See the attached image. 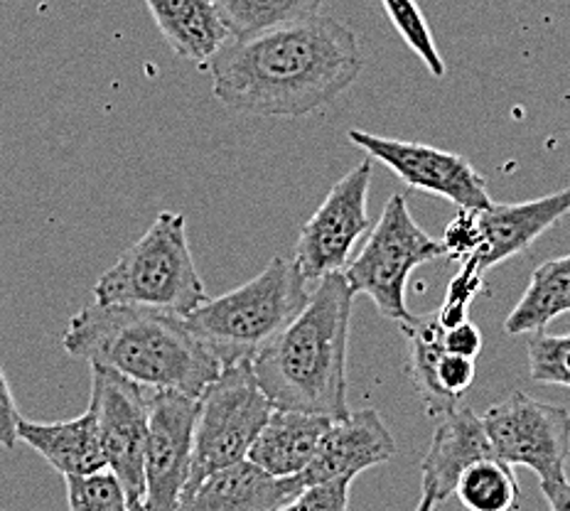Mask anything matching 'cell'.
Returning <instances> with one entry per match:
<instances>
[{"label": "cell", "mask_w": 570, "mask_h": 511, "mask_svg": "<svg viewBox=\"0 0 570 511\" xmlns=\"http://www.w3.org/2000/svg\"><path fill=\"white\" fill-rule=\"evenodd\" d=\"M527 350L531 382L570 389V335L533 332Z\"/></svg>", "instance_id": "obj_26"}, {"label": "cell", "mask_w": 570, "mask_h": 511, "mask_svg": "<svg viewBox=\"0 0 570 511\" xmlns=\"http://www.w3.org/2000/svg\"><path fill=\"white\" fill-rule=\"evenodd\" d=\"M441 256H445L443 242L419 227L406 195H394L372 227L370 242L360 256L350 258L342 273L354 293L370 295L379 313L401 325L411 317L406 305L409 276L421 264Z\"/></svg>", "instance_id": "obj_6"}, {"label": "cell", "mask_w": 570, "mask_h": 511, "mask_svg": "<svg viewBox=\"0 0 570 511\" xmlns=\"http://www.w3.org/2000/svg\"><path fill=\"white\" fill-rule=\"evenodd\" d=\"M474 376H478V366H474V360L462 354L453 352H443L441 360H438V384L443 386L445 394L453 399H462L465 391L472 386Z\"/></svg>", "instance_id": "obj_30"}, {"label": "cell", "mask_w": 570, "mask_h": 511, "mask_svg": "<svg viewBox=\"0 0 570 511\" xmlns=\"http://www.w3.org/2000/svg\"><path fill=\"white\" fill-rule=\"evenodd\" d=\"M347 136L352 146L362 148L372 160L384 163L413 189L443 197L460 209L482 212L492 207L484 177L472 168V163L455 153L425 146V143L374 136L360 128H352Z\"/></svg>", "instance_id": "obj_11"}, {"label": "cell", "mask_w": 570, "mask_h": 511, "mask_svg": "<svg viewBox=\"0 0 570 511\" xmlns=\"http://www.w3.org/2000/svg\"><path fill=\"white\" fill-rule=\"evenodd\" d=\"M482 283L484 273L474 266L472 261H462L458 276L448 283V293L441 311L435 313L445 330L465 323L472 301L478 298V293L482 291Z\"/></svg>", "instance_id": "obj_27"}, {"label": "cell", "mask_w": 570, "mask_h": 511, "mask_svg": "<svg viewBox=\"0 0 570 511\" xmlns=\"http://www.w3.org/2000/svg\"><path fill=\"white\" fill-rule=\"evenodd\" d=\"M307 301L311 291L298 264L273 256L256 278L219 298H207L185 320L224 366L254 360L301 315Z\"/></svg>", "instance_id": "obj_4"}, {"label": "cell", "mask_w": 570, "mask_h": 511, "mask_svg": "<svg viewBox=\"0 0 570 511\" xmlns=\"http://www.w3.org/2000/svg\"><path fill=\"white\" fill-rule=\"evenodd\" d=\"M568 212L570 187L531 202H519V205H494L492 202V207L480 212V252L468 261H472L482 273L490 271L502 264V261L527 252L543 232H549Z\"/></svg>", "instance_id": "obj_15"}, {"label": "cell", "mask_w": 570, "mask_h": 511, "mask_svg": "<svg viewBox=\"0 0 570 511\" xmlns=\"http://www.w3.org/2000/svg\"><path fill=\"white\" fill-rule=\"evenodd\" d=\"M101 305H134L187 317L207 301L193 252H189L185 217L160 212L140 239L94 285Z\"/></svg>", "instance_id": "obj_5"}, {"label": "cell", "mask_w": 570, "mask_h": 511, "mask_svg": "<svg viewBox=\"0 0 570 511\" xmlns=\"http://www.w3.org/2000/svg\"><path fill=\"white\" fill-rule=\"evenodd\" d=\"M330 425L332 419L325 415L273 406L246 460L273 478H295L311 465Z\"/></svg>", "instance_id": "obj_17"}, {"label": "cell", "mask_w": 570, "mask_h": 511, "mask_svg": "<svg viewBox=\"0 0 570 511\" xmlns=\"http://www.w3.org/2000/svg\"><path fill=\"white\" fill-rule=\"evenodd\" d=\"M435 504H438L435 494H433L431 490H428V487H423V494H421V499H419V507H415V511H433Z\"/></svg>", "instance_id": "obj_34"}, {"label": "cell", "mask_w": 570, "mask_h": 511, "mask_svg": "<svg viewBox=\"0 0 570 511\" xmlns=\"http://www.w3.org/2000/svg\"><path fill=\"white\" fill-rule=\"evenodd\" d=\"M541 492L549 511H570V482L568 478L541 482Z\"/></svg>", "instance_id": "obj_33"}, {"label": "cell", "mask_w": 570, "mask_h": 511, "mask_svg": "<svg viewBox=\"0 0 570 511\" xmlns=\"http://www.w3.org/2000/svg\"><path fill=\"white\" fill-rule=\"evenodd\" d=\"M65 482L69 511H128V494L109 468L94 474H69Z\"/></svg>", "instance_id": "obj_25"}, {"label": "cell", "mask_w": 570, "mask_h": 511, "mask_svg": "<svg viewBox=\"0 0 570 511\" xmlns=\"http://www.w3.org/2000/svg\"><path fill=\"white\" fill-rule=\"evenodd\" d=\"M354 291L344 273L317 281L301 315L261 350L252 364L276 409L340 421L347 403V342Z\"/></svg>", "instance_id": "obj_3"}, {"label": "cell", "mask_w": 570, "mask_h": 511, "mask_svg": "<svg viewBox=\"0 0 570 511\" xmlns=\"http://www.w3.org/2000/svg\"><path fill=\"white\" fill-rule=\"evenodd\" d=\"M566 313H570V254L546 261L531 273L524 295L504 320V332L512 337L533 335Z\"/></svg>", "instance_id": "obj_21"}, {"label": "cell", "mask_w": 570, "mask_h": 511, "mask_svg": "<svg viewBox=\"0 0 570 511\" xmlns=\"http://www.w3.org/2000/svg\"><path fill=\"white\" fill-rule=\"evenodd\" d=\"M445 256L462 261L472 258L482 246V224L478 209H460L458 217L448 224L443 234Z\"/></svg>", "instance_id": "obj_29"}, {"label": "cell", "mask_w": 570, "mask_h": 511, "mask_svg": "<svg viewBox=\"0 0 570 511\" xmlns=\"http://www.w3.org/2000/svg\"><path fill=\"white\" fill-rule=\"evenodd\" d=\"M350 26L315 16L229 40L209 59L212 91L227 109L264 118H301L335 101L362 75Z\"/></svg>", "instance_id": "obj_1"}, {"label": "cell", "mask_w": 570, "mask_h": 511, "mask_svg": "<svg viewBox=\"0 0 570 511\" xmlns=\"http://www.w3.org/2000/svg\"><path fill=\"white\" fill-rule=\"evenodd\" d=\"M455 497L468 511H514L519 482L512 465L499 458H484L460 474Z\"/></svg>", "instance_id": "obj_23"}, {"label": "cell", "mask_w": 570, "mask_h": 511, "mask_svg": "<svg viewBox=\"0 0 570 511\" xmlns=\"http://www.w3.org/2000/svg\"><path fill=\"white\" fill-rule=\"evenodd\" d=\"M303 490L295 478H273L252 460L189 480L175 511H278Z\"/></svg>", "instance_id": "obj_14"}, {"label": "cell", "mask_w": 570, "mask_h": 511, "mask_svg": "<svg viewBox=\"0 0 570 511\" xmlns=\"http://www.w3.org/2000/svg\"><path fill=\"white\" fill-rule=\"evenodd\" d=\"M497 458L490 435L484 431L482 415L468 406H458L443 415L438 423L431 448L421 462L423 487H428L438 499V504L445 502L450 494H455V484L460 474L472 462Z\"/></svg>", "instance_id": "obj_16"}, {"label": "cell", "mask_w": 570, "mask_h": 511, "mask_svg": "<svg viewBox=\"0 0 570 511\" xmlns=\"http://www.w3.org/2000/svg\"><path fill=\"white\" fill-rule=\"evenodd\" d=\"M146 6L170 50L187 62L207 67L232 40L214 0H146Z\"/></svg>", "instance_id": "obj_18"}, {"label": "cell", "mask_w": 570, "mask_h": 511, "mask_svg": "<svg viewBox=\"0 0 570 511\" xmlns=\"http://www.w3.org/2000/svg\"><path fill=\"white\" fill-rule=\"evenodd\" d=\"M494 455L507 465H524L539 482L566 478L570 455V413L514 391L482 415Z\"/></svg>", "instance_id": "obj_8"}, {"label": "cell", "mask_w": 570, "mask_h": 511, "mask_svg": "<svg viewBox=\"0 0 570 511\" xmlns=\"http://www.w3.org/2000/svg\"><path fill=\"white\" fill-rule=\"evenodd\" d=\"M214 3L227 22L232 40H246L315 18L325 0H214Z\"/></svg>", "instance_id": "obj_22"}, {"label": "cell", "mask_w": 570, "mask_h": 511, "mask_svg": "<svg viewBox=\"0 0 570 511\" xmlns=\"http://www.w3.org/2000/svg\"><path fill=\"white\" fill-rule=\"evenodd\" d=\"M18 438L28 443L35 453H40L50 465L69 474H94L109 468L99 441L97 415L91 409L79 419L59 423H35L20 419Z\"/></svg>", "instance_id": "obj_19"}, {"label": "cell", "mask_w": 570, "mask_h": 511, "mask_svg": "<svg viewBox=\"0 0 570 511\" xmlns=\"http://www.w3.org/2000/svg\"><path fill=\"white\" fill-rule=\"evenodd\" d=\"M62 347L75 360L104 366L153 391L199 399L222 362L185 317L134 305H87L69 320Z\"/></svg>", "instance_id": "obj_2"}, {"label": "cell", "mask_w": 570, "mask_h": 511, "mask_svg": "<svg viewBox=\"0 0 570 511\" xmlns=\"http://www.w3.org/2000/svg\"><path fill=\"white\" fill-rule=\"evenodd\" d=\"M394 455L396 441L382 415L374 409H362L350 413L347 419L332 421L311 465L295 474V482L305 490L311 484L337 478L356 480V474L384 465Z\"/></svg>", "instance_id": "obj_13"}, {"label": "cell", "mask_w": 570, "mask_h": 511, "mask_svg": "<svg viewBox=\"0 0 570 511\" xmlns=\"http://www.w3.org/2000/svg\"><path fill=\"white\" fill-rule=\"evenodd\" d=\"M386 16L394 22V28L399 30V35L403 38L411 50L419 55L421 62L428 67V71L435 79L445 77V62L441 52H438L435 40L431 30H428V22L421 13V8L415 0H382Z\"/></svg>", "instance_id": "obj_24"}, {"label": "cell", "mask_w": 570, "mask_h": 511, "mask_svg": "<svg viewBox=\"0 0 570 511\" xmlns=\"http://www.w3.org/2000/svg\"><path fill=\"white\" fill-rule=\"evenodd\" d=\"M401 332L409 342V374L415 394L421 396L423 409L431 419H443L460 406V401L445 394L443 386L438 384V360L445 352V327L438 315L431 313L411 315L406 323H401Z\"/></svg>", "instance_id": "obj_20"}, {"label": "cell", "mask_w": 570, "mask_h": 511, "mask_svg": "<svg viewBox=\"0 0 570 511\" xmlns=\"http://www.w3.org/2000/svg\"><path fill=\"white\" fill-rule=\"evenodd\" d=\"M197 401L195 458L189 480H199L214 470L246 460L273 411L252 360L224 364Z\"/></svg>", "instance_id": "obj_7"}, {"label": "cell", "mask_w": 570, "mask_h": 511, "mask_svg": "<svg viewBox=\"0 0 570 511\" xmlns=\"http://www.w3.org/2000/svg\"><path fill=\"white\" fill-rule=\"evenodd\" d=\"M128 511H146V502H142V499H136V502H128Z\"/></svg>", "instance_id": "obj_35"}, {"label": "cell", "mask_w": 570, "mask_h": 511, "mask_svg": "<svg viewBox=\"0 0 570 511\" xmlns=\"http://www.w3.org/2000/svg\"><path fill=\"white\" fill-rule=\"evenodd\" d=\"M443 342L448 352L470 356V360H478V354L482 352V332L478 325L470 323V320L445 330Z\"/></svg>", "instance_id": "obj_32"}, {"label": "cell", "mask_w": 570, "mask_h": 511, "mask_svg": "<svg viewBox=\"0 0 570 511\" xmlns=\"http://www.w3.org/2000/svg\"><path fill=\"white\" fill-rule=\"evenodd\" d=\"M199 401L183 391H153L146 445V511H175L193 474Z\"/></svg>", "instance_id": "obj_12"}, {"label": "cell", "mask_w": 570, "mask_h": 511, "mask_svg": "<svg viewBox=\"0 0 570 511\" xmlns=\"http://www.w3.org/2000/svg\"><path fill=\"white\" fill-rule=\"evenodd\" d=\"M370 189L372 158H364L330 189L323 205L303 224L293 261L307 281L342 271L350 264L356 242L372 232V217L366 212Z\"/></svg>", "instance_id": "obj_9"}, {"label": "cell", "mask_w": 570, "mask_h": 511, "mask_svg": "<svg viewBox=\"0 0 570 511\" xmlns=\"http://www.w3.org/2000/svg\"><path fill=\"white\" fill-rule=\"evenodd\" d=\"M352 482L354 478H337L311 484L278 511H347Z\"/></svg>", "instance_id": "obj_28"}, {"label": "cell", "mask_w": 570, "mask_h": 511, "mask_svg": "<svg viewBox=\"0 0 570 511\" xmlns=\"http://www.w3.org/2000/svg\"><path fill=\"white\" fill-rule=\"evenodd\" d=\"M109 470L121 480L128 502L146 497V445L150 396L142 386L104 366H91V401Z\"/></svg>", "instance_id": "obj_10"}, {"label": "cell", "mask_w": 570, "mask_h": 511, "mask_svg": "<svg viewBox=\"0 0 570 511\" xmlns=\"http://www.w3.org/2000/svg\"><path fill=\"white\" fill-rule=\"evenodd\" d=\"M18 425H20V411L13 396V389L8 384L6 372L0 370V448L13 450L18 445Z\"/></svg>", "instance_id": "obj_31"}]
</instances>
